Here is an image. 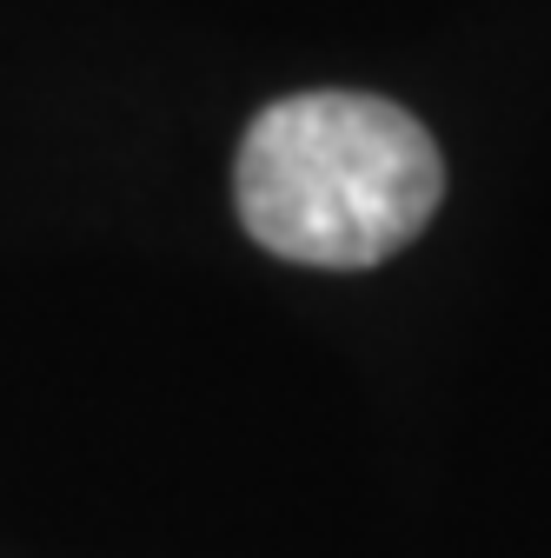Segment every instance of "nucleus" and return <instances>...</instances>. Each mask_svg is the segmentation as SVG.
Returning a JSON list of instances; mask_svg holds the SVG:
<instances>
[{
	"label": "nucleus",
	"mask_w": 551,
	"mask_h": 558,
	"mask_svg": "<svg viewBox=\"0 0 551 558\" xmlns=\"http://www.w3.org/2000/svg\"><path fill=\"white\" fill-rule=\"evenodd\" d=\"M246 233L299 266H379L432 220L445 167L432 133L379 94H293L246 126Z\"/></svg>",
	"instance_id": "obj_1"
}]
</instances>
